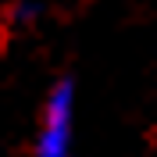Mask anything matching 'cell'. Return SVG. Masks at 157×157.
<instances>
[{"mask_svg": "<svg viewBox=\"0 0 157 157\" xmlns=\"http://www.w3.org/2000/svg\"><path fill=\"white\" fill-rule=\"evenodd\" d=\"M71 107H75V82L61 78L47 97L43 128L36 139V157H68L71 154Z\"/></svg>", "mask_w": 157, "mask_h": 157, "instance_id": "1", "label": "cell"}, {"mask_svg": "<svg viewBox=\"0 0 157 157\" xmlns=\"http://www.w3.org/2000/svg\"><path fill=\"white\" fill-rule=\"evenodd\" d=\"M36 14H39V4H36V0H21V4H14V11H11L14 21H32Z\"/></svg>", "mask_w": 157, "mask_h": 157, "instance_id": "2", "label": "cell"}]
</instances>
